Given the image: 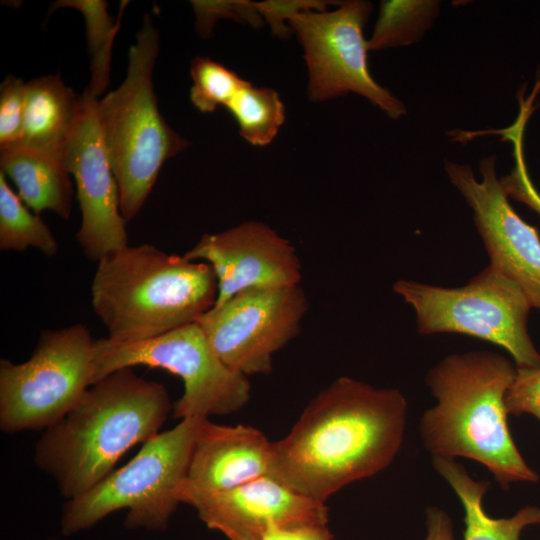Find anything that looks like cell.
Masks as SVG:
<instances>
[{
    "label": "cell",
    "instance_id": "cell-8",
    "mask_svg": "<svg viewBox=\"0 0 540 540\" xmlns=\"http://www.w3.org/2000/svg\"><path fill=\"white\" fill-rule=\"evenodd\" d=\"M95 339L84 324L44 331L32 356L0 360V428L45 430L62 419L94 382Z\"/></svg>",
    "mask_w": 540,
    "mask_h": 540
},
{
    "label": "cell",
    "instance_id": "cell-28",
    "mask_svg": "<svg viewBox=\"0 0 540 540\" xmlns=\"http://www.w3.org/2000/svg\"><path fill=\"white\" fill-rule=\"evenodd\" d=\"M508 414L532 415L540 421V367L517 368L506 396Z\"/></svg>",
    "mask_w": 540,
    "mask_h": 540
},
{
    "label": "cell",
    "instance_id": "cell-21",
    "mask_svg": "<svg viewBox=\"0 0 540 540\" xmlns=\"http://www.w3.org/2000/svg\"><path fill=\"white\" fill-rule=\"evenodd\" d=\"M440 3L425 0H387L367 41L369 51L407 46L417 42L432 25Z\"/></svg>",
    "mask_w": 540,
    "mask_h": 540
},
{
    "label": "cell",
    "instance_id": "cell-13",
    "mask_svg": "<svg viewBox=\"0 0 540 540\" xmlns=\"http://www.w3.org/2000/svg\"><path fill=\"white\" fill-rule=\"evenodd\" d=\"M82 111L62 155L76 183L81 226L76 239L91 261L128 246L126 221L120 211L119 188L103 142L97 98L88 87L81 94Z\"/></svg>",
    "mask_w": 540,
    "mask_h": 540
},
{
    "label": "cell",
    "instance_id": "cell-17",
    "mask_svg": "<svg viewBox=\"0 0 540 540\" xmlns=\"http://www.w3.org/2000/svg\"><path fill=\"white\" fill-rule=\"evenodd\" d=\"M82 111L81 95L65 85L60 75L34 78L26 83L20 144L62 157Z\"/></svg>",
    "mask_w": 540,
    "mask_h": 540
},
{
    "label": "cell",
    "instance_id": "cell-7",
    "mask_svg": "<svg viewBox=\"0 0 540 540\" xmlns=\"http://www.w3.org/2000/svg\"><path fill=\"white\" fill-rule=\"evenodd\" d=\"M393 291L413 309L419 335L474 337L506 350L517 368L540 367L528 330L532 306L520 286L490 263L463 286L399 279Z\"/></svg>",
    "mask_w": 540,
    "mask_h": 540
},
{
    "label": "cell",
    "instance_id": "cell-29",
    "mask_svg": "<svg viewBox=\"0 0 540 540\" xmlns=\"http://www.w3.org/2000/svg\"><path fill=\"white\" fill-rule=\"evenodd\" d=\"M332 3L324 0H267L254 2V5L264 22L269 24L272 34L285 39L292 32L285 24L286 20L306 11H326Z\"/></svg>",
    "mask_w": 540,
    "mask_h": 540
},
{
    "label": "cell",
    "instance_id": "cell-3",
    "mask_svg": "<svg viewBox=\"0 0 540 540\" xmlns=\"http://www.w3.org/2000/svg\"><path fill=\"white\" fill-rule=\"evenodd\" d=\"M173 409L166 388L118 369L90 386L35 445L34 462L63 497L76 498L111 472L131 447L159 433Z\"/></svg>",
    "mask_w": 540,
    "mask_h": 540
},
{
    "label": "cell",
    "instance_id": "cell-1",
    "mask_svg": "<svg viewBox=\"0 0 540 540\" xmlns=\"http://www.w3.org/2000/svg\"><path fill=\"white\" fill-rule=\"evenodd\" d=\"M408 402L397 388L342 376L271 443L269 477L324 502L346 485L386 469L404 439Z\"/></svg>",
    "mask_w": 540,
    "mask_h": 540
},
{
    "label": "cell",
    "instance_id": "cell-24",
    "mask_svg": "<svg viewBox=\"0 0 540 540\" xmlns=\"http://www.w3.org/2000/svg\"><path fill=\"white\" fill-rule=\"evenodd\" d=\"M190 74V99L202 113L214 112L220 105L225 107L248 82L224 65L201 56L191 62Z\"/></svg>",
    "mask_w": 540,
    "mask_h": 540
},
{
    "label": "cell",
    "instance_id": "cell-11",
    "mask_svg": "<svg viewBox=\"0 0 540 540\" xmlns=\"http://www.w3.org/2000/svg\"><path fill=\"white\" fill-rule=\"evenodd\" d=\"M309 302L300 284L251 288L213 306L196 322L229 368L270 374L272 357L295 338Z\"/></svg>",
    "mask_w": 540,
    "mask_h": 540
},
{
    "label": "cell",
    "instance_id": "cell-5",
    "mask_svg": "<svg viewBox=\"0 0 540 540\" xmlns=\"http://www.w3.org/2000/svg\"><path fill=\"white\" fill-rule=\"evenodd\" d=\"M158 52V31L146 14L130 46L123 83L97 100V118L126 222L140 212L164 162L189 146L157 106L152 75Z\"/></svg>",
    "mask_w": 540,
    "mask_h": 540
},
{
    "label": "cell",
    "instance_id": "cell-23",
    "mask_svg": "<svg viewBox=\"0 0 540 540\" xmlns=\"http://www.w3.org/2000/svg\"><path fill=\"white\" fill-rule=\"evenodd\" d=\"M239 127V134L254 146H266L285 121L279 94L247 82L225 106Z\"/></svg>",
    "mask_w": 540,
    "mask_h": 540
},
{
    "label": "cell",
    "instance_id": "cell-22",
    "mask_svg": "<svg viewBox=\"0 0 540 540\" xmlns=\"http://www.w3.org/2000/svg\"><path fill=\"white\" fill-rule=\"evenodd\" d=\"M30 247L46 256L58 252V243L49 227L38 214L28 210L0 171V248L21 252Z\"/></svg>",
    "mask_w": 540,
    "mask_h": 540
},
{
    "label": "cell",
    "instance_id": "cell-4",
    "mask_svg": "<svg viewBox=\"0 0 540 540\" xmlns=\"http://www.w3.org/2000/svg\"><path fill=\"white\" fill-rule=\"evenodd\" d=\"M218 294L211 266L151 244L126 246L97 262L91 304L119 343L148 340L196 323Z\"/></svg>",
    "mask_w": 540,
    "mask_h": 540
},
{
    "label": "cell",
    "instance_id": "cell-12",
    "mask_svg": "<svg viewBox=\"0 0 540 540\" xmlns=\"http://www.w3.org/2000/svg\"><path fill=\"white\" fill-rule=\"evenodd\" d=\"M478 180L469 165L446 161L450 182L473 211L490 264L516 282L540 311V234L509 202L496 173V157L483 158Z\"/></svg>",
    "mask_w": 540,
    "mask_h": 540
},
{
    "label": "cell",
    "instance_id": "cell-26",
    "mask_svg": "<svg viewBox=\"0 0 540 540\" xmlns=\"http://www.w3.org/2000/svg\"><path fill=\"white\" fill-rule=\"evenodd\" d=\"M195 17L196 31L203 38L213 33L215 23L220 19H231L247 23L255 28L265 22L254 2L248 0L191 1Z\"/></svg>",
    "mask_w": 540,
    "mask_h": 540
},
{
    "label": "cell",
    "instance_id": "cell-14",
    "mask_svg": "<svg viewBox=\"0 0 540 540\" xmlns=\"http://www.w3.org/2000/svg\"><path fill=\"white\" fill-rule=\"evenodd\" d=\"M176 497L192 506L209 529L229 540H262L271 528L328 523L324 502L301 495L269 476L219 491L198 489L185 479Z\"/></svg>",
    "mask_w": 540,
    "mask_h": 540
},
{
    "label": "cell",
    "instance_id": "cell-31",
    "mask_svg": "<svg viewBox=\"0 0 540 540\" xmlns=\"http://www.w3.org/2000/svg\"><path fill=\"white\" fill-rule=\"evenodd\" d=\"M426 536L424 540H453V523L449 514L437 506L425 511Z\"/></svg>",
    "mask_w": 540,
    "mask_h": 540
},
{
    "label": "cell",
    "instance_id": "cell-18",
    "mask_svg": "<svg viewBox=\"0 0 540 540\" xmlns=\"http://www.w3.org/2000/svg\"><path fill=\"white\" fill-rule=\"evenodd\" d=\"M0 167L32 211L50 210L69 219L73 185L62 157L14 144L0 149Z\"/></svg>",
    "mask_w": 540,
    "mask_h": 540
},
{
    "label": "cell",
    "instance_id": "cell-9",
    "mask_svg": "<svg viewBox=\"0 0 540 540\" xmlns=\"http://www.w3.org/2000/svg\"><path fill=\"white\" fill-rule=\"evenodd\" d=\"M144 365L165 369L184 383L173 417L208 418L241 409L250 398L246 375L226 366L197 323L132 343L95 339L94 382L122 368Z\"/></svg>",
    "mask_w": 540,
    "mask_h": 540
},
{
    "label": "cell",
    "instance_id": "cell-19",
    "mask_svg": "<svg viewBox=\"0 0 540 540\" xmlns=\"http://www.w3.org/2000/svg\"><path fill=\"white\" fill-rule=\"evenodd\" d=\"M435 471L450 485L464 510L463 540H520L522 531L540 524V507L527 505L508 518L490 517L483 498L490 487L476 480L455 460L432 457Z\"/></svg>",
    "mask_w": 540,
    "mask_h": 540
},
{
    "label": "cell",
    "instance_id": "cell-2",
    "mask_svg": "<svg viewBox=\"0 0 540 540\" xmlns=\"http://www.w3.org/2000/svg\"><path fill=\"white\" fill-rule=\"evenodd\" d=\"M516 369L502 354L477 350L447 355L428 370L436 403L423 412L419 434L431 457L476 461L503 490L539 481L508 427L505 396Z\"/></svg>",
    "mask_w": 540,
    "mask_h": 540
},
{
    "label": "cell",
    "instance_id": "cell-20",
    "mask_svg": "<svg viewBox=\"0 0 540 540\" xmlns=\"http://www.w3.org/2000/svg\"><path fill=\"white\" fill-rule=\"evenodd\" d=\"M128 1H122L117 20L108 12L104 0H61L53 3L50 13L61 7L74 8L85 20L91 80L88 89L96 98L109 85L111 51L120 28L121 16Z\"/></svg>",
    "mask_w": 540,
    "mask_h": 540
},
{
    "label": "cell",
    "instance_id": "cell-16",
    "mask_svg": "<svg viewBox=\"0 0 540 540\" xmlns=\"http://www.w3.org/2000/svg\"><path fill=\"white\" fill-rule=\"evenodd\" d=\"M271 443L254 427L201 418L186 481L198 489L219 491L267 476Z\"/></svg>",
    "mask_w": 540,
    "mask_h": 540
},
{
    "label": "cell",
    "instance_id": "cell-6",
    "mask_svg": "<svg viewBox=\"0 0 540 540\" xmlns=\"http://www.w3.org/2000/svg\"><path fill=\"white\" fill-rule=\"evenodd\" d=\"M201 418L181 419L174 428L145 442L125 466L63 505L64 536L87 530L109 514L127 509V529L166 530L180 503L176 491L187 478Z\"/></svg>",
    "mask_w": 540,
    "mask_h": 540
},
{
    "label": "cell",
    "instance_id": "cell-27",
    "mask_svg": "<svg viewBox=\"0 0 540 540\" xmlns=\"http://www.w3.org/2000/svg\"><path fill=\"white\" fill-rule=\"evenodd\" d=\"M26 83L9 75L0 86V149L16 144L21 137Z\"/></svg>",
    "mask_w": 540,
    "mask_h": 540
},
{
    "label": "cell",
    "instance_id": "cell-25",
    "mask_svg": "<svg viewBox=\"0 0 540 540\" xmlns=\"http://www.w3.org/2000/svg\"><path fill=\"white\" fill-rule=\"evenodd\" d=\"M519 104V114L515 122L505 129L492 132L510 141L514 148V168L500 181L509 198L523 203L540 217V193L530 179L523 153L524 130L534 106L531 101L524 99L520 100Z\"/></svg>",
    "mask_w": 540,
    "mask_h": 540
},
{
    "label": "cell",
    "instance_id": "cell-10",
    "mask_svg": "<svg viewBox=\"0 0 540 540\" xmlns=\"http://www.w3.org/2000/svg\"><path fill=\"white\" fill-rule=\"evenodd\" d=\"M371 10L370 2L347 1L333 11L299 13L289 20V26L304 49L311 101H327L353 92L398 119L406 114L405 106L369 72L363 28Z\"/></svg>",
    "mask_w": 540,
    "mask_h": 540
},
{
    "label": "cell",
    "instance_id": "cell-15",
    "mask_svg": "<svg viewBox=\"0 0 540 540\" xmlns=\"http://www.w3.org/2000/svg\"><path fill=\"white\" fill-rule=\"evenodd\" d=\"M184 256L211 266L218 285L214 306L247 289L292 286L302 279L293 244L259 221L206 233Z\"/></svg>",
    "mask_w": 540,
    "mask_h": 540
},
{
    "label": "cell",
    "instance_id": "cell-30",
    "mask_svg": "<svg viewBox=\"0 0 540 540\" xmlns=\"http://www.w3.org/2000/svg\"><path fill=\"white\" fill-rule=\"evenodd\" d=\"M334 535L327 525H307L296 528H271L262 540H332Z\"/></svg>",
    "mask_w": 540,
    "mask_h": 540
}]
</instances>
